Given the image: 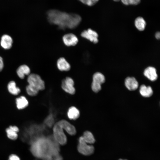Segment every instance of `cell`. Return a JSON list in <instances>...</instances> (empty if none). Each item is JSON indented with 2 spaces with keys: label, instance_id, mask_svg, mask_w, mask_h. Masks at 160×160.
<instances>
[{
  "label": "cell",
  "instance_id": "obj_1",
  "mask_svg": "<svg viewBox=\"0 0 160 160\" xmlns=\"http://www.w3.org/2000/svg\"><path fill=\"white\" fill-rule=\"evenodd\" d=\"M31 144V151L33 154L43 160L59 154V144L53 136H41L36 139Z\"/></svg>",
  "mask_w": 160,
  "mask_h": 160
},
{
  "label": "cell",
  "instance_id": "obj_2",
  "mask_svg": "<svg viewBox=\"0 0 160 160\" xmlns=\"http://www.w3.org/2000/svg\"><path fill=\"white\" fill-rule=\"evenodd\" d=\"M47 19L51 24L56 25L61 30L73 29L77 27L81 18L78 14L52 9L47 12Z\"/></svg>",
  "mask_w": 160,
  "mask_h": 160
},
{
  "label": "cell",
  "instance_id": "obj_3",
  "mask_svg": "<svg viewBox=\"0 0 160 160\" xmlns=\"http://www.w3.org/2000/svg\"><path fill=\"white\" fill-rule=\"evenodd\" d=\"M53 137L59 144L63 145L67 143L66 137L58 122L54 125Z\"/></svg>",
  "mask_w": 160,
  "mask_h": 160
},
{
  "label": "cell",
  "instance_id": "obj_4",
  "mask_svg": "<svg viewBox=\"0 0 160 160\" xmlns=\"http://www.w3.org/2000/svg\"><path fill=\"white\" fill-rule=\"evenodd\" d=\"M27 79L28 84L38 91L42 90L45 89L44 81L39 75L35 73L30 74L28 75Z\"/></svg>",
  "mask_w": 160,
  "mask_h": 160
},
{
  "label": "cell",
  "instance_id": "obj_5",
  "mask_svg": "<svg viewBox=\"0 0 160 160\" xmlns=\"http://www.w3.org/2000/svg\"><path fill=\"white\" fill-rule=\"evenodd\" d=\"M79 144L77 150L85 156H89L92 154L94 151L93 145H88L84 140L82 136L79 139Z\"/></svg>",
  "mask_w": 160,
  "mask_h": 160
},
{
  "label": "cell",
  "instance_id": "obj_6",
  "mask_svg": "<svg viewBox=\"0 0 160 160\" xmlns=\"http://www.w3.org/2000/svg\"><path fill=\"white\" fill-rule=\"evenodd\" d=\"M105 80L104 76L101 73H95L92 77V82L91 87L92 90L95 92H97L101 89V85Z\"/></svg>",
  "mask_w": 160,
  "mask_h": 160
},
{
  "label": "cell",
  "instance_id": "obj_7",
  "mask_svg": "<svg viewBox=\"0 0 160 160\" xmlns=\"http://www.w3.org/2000/svg\"><path fill=\"white\" fill-rule=\"evenodd\" d=\"M74 85V81L72 79L67 77L63 80L61 87L65 92L69 94L73 95L74 94L75 92Z\"/></svg>",
  "mask_w": 160,
  "mask_h": 160
},
{
  "label": "cell",
  "instance_id": "obj_8",
  "mask_svg": "<svg viewBox=\"0 0 160 160\" xmlns=\"http://www.w3.org/2000/svg\"><path fill=\"white\" fill-rule=\"evenodd\" d=\"M81 36L90 41L96 44L98 42V34L95 31L90 28L84 30L81 34Z\"/></svg>",
  "mask_w": 160,
  "mask_h": 160
},
{
  "label": "cell",
  "instance_id": "obj_9",
  "mask_svg": "<svg viewBox=\"0 0 160 160\" xmlns=\"http://www.w3.org/2000/svg\"><path fill=\"white\" fill-rule=\"evenodd\" d=\"M64 44L67 46L76 45L78 42L77 37L72 33H68L64 35L63 37Z\"/></svg>",
  "mask_w": 160,
  "mask_h": 160
},
{
  "label": "cell",
  "instance_id": "obj_10",
  "mask_svg": "<svg viewBox=\"0 0 160 160\" xmlns=\"http://www.w3.org/2000/svg\"><path fill=\"white\" fill-rule=\"evenodd\" d=\"M63 129L69 135H73L76 133V129L73 125L65 120H62L58 121Z\"/></svg>",
  "mask_w": 160,
  "mask_h": 160
},
{
  "label": "cell",
  "instance_id": "obj_11",
  "mask_svg": "<svg viewBox=\"0 0 160 160\" xmlns=\"http://www.w3.org/2000/svg\"><path fill=\"white\" fill-rule=\"evenodd\" d=\"M13 42V39L11 37L5 34L3 35L1 37L0 45L4 49H9L12 47Z\"/></svg>",
  "mask_w": 160,
  "mask_h": 160
},
{
  "label": "cell",
  "instance_id": "obj_12",
  "mask_svg": "<svg viewBox=\"0 0 160 160\" xmlns=\"http://www.w3.org/2000/svg\"><path fill=\"white\" fill-rule=\"evenodd\" d=\"M144 74L152 81H155L158 77L156 70L153 67L150 66L146 68L144 71Z\"/></svg>",
  "mask_w": 160,
  "mask_h": 160
},
{
  "label": "cell",
  "instance_id": "obj_13",
  "mask_svg": "<svg viewBox=\"0 0 160 160\" xmlns=\"http://www.w3.org/2000/svg\"><path fill=\"white\" fill-rule=\"evenodd\" d=\"M125 84L126 87L131 91L136 89L138 86L137 81L133 77H127L125 80Z\"/></svg>",
  "mask_w": 160,
  "mask_h": 160
},
{
  "label": "cell",
  "instance_id": "obj_14",
  "mask_svg": "<svg viewBox=\"0 0 160 160\" xmlns=\"http://www.w3.org/2000/svg\"><path fill=\"white\" fill-rule=\"evenodd\" d=\"M58 69L61 71H68L71 68V65L63 57L60 58L57 62Z\"/></svg>",
  "mask_w": 160,
  "mask_h": 160
},
{
  "label": "cell",
  "instance_id": "obj_15",
  "mask_svg": "<svg viewBox=\"0 0 160 160\" xmlns=\"http://www.w3.org/2000/svg\"><path fill=\"white\" fill-rule=\"evenodd\" d=\"M19 131V128L16 126H10L6 130L7 137L12 140H15L17 138V133Z\"/></svg>",
  "mask_w": 160,
  "mask_h": 160
},
{
  "label": "cell",
  "instance_id": "obj_16",
  "mask_svg": "<svg viewBox=\"0 0 160 160\" xmlns=\"http://www.w3.org/2000/svg\"><path fill=\"white\" fill-rule=\"evenodd\" d=\"M29 67L26 65H23L20 66L17 70L16 73L19 78L23 79L25 75H28L30 73Z\"/></svg>",
  "mask_w": 160,
  "mask_h": 160
},
{
  "label": "cell",
  "instance_id": "obj_17",
  "mask_svg": "<svg viewBox=\"0 0 160 160\" xmlns=\"http://www.w3.org/2000/svg\"><path fill=\"white\" fill-rule=\"evenodd\" d=\"M16 107L19 110L25 108L28 105L29 103L26 97L21 96L16 98L15 100Z\"/></svg>",
  "mask_w": 160,
  "mask_h": 160
},
{
  "label": "cell",
  "instance_id": "obj_18",
  "mask_svg": "<svg viewBox=\"0 0 160 160\" xmlns=\"http://www.w3.org/2000/svg\"><path fill=\"white\" fill-rule=\"evenodd\" d=\"M7 88L9 92L13 95H17L21 91L20 88L17 86L16 83L13 81L9 82Z\"/></svg>",
  "mask_w": 160,
  "mask_h": 160
},
{
  "label": "cell",
  "instance_id": "obj_19",
  "mask_svg": "<svg viewBox=\"0 0 160 160\" xmlns=\"http://www.w3.org/2000/svg\"><path fill=\"white\" fill-rule=\"evenodd\" d=\"M79 111L75 107L72 106L68 109L67 112V116L70 119L75 120L79 117Z\"/></svg>",
  "mask_w": 160,
  "mask_h": 160
},
{
  "label": "cell",
  "instance_id": "obj_20",
  "mask_svg": "<svg viewBox=\"0 0 160 160\" xmlns=\"http://www.w3.org/2000/svg\"><path fill=\"white\" fill-rule=\"evenodd\" d=\"M140 92L143 96L149 97L152 95L153 91L150 86H146L144 85H142L140 87Z\"/></svg>",
  "mask_w": 160,
  "mask_h": 160
},
{
  "label": "cell",
  "instance_id": "obj_21",
  "mask_svg": "<svg viewBox=\"0 0 160 160\" xmlns=\"http://www.w3.org/2000/svg\"><path fill=\"white\" fill-rule=\"evenodd\" d=\"M135 27L139 30L143 31L145 28L146 23L143 17H139L135 20Z\"/></svg>",
  "mask_w": 160,
  "mask_h": 160
},
{
  "label": "cell",
  "instance_id": "obj_22",
  "mask_svg": "<svg viewBox=\"0 0 160 160\" xmlns=\"http://www.w3.org/2000/svg\"><path fill=\"white\" fill-rule=\"evenodd\" d=\"M85 141L87 143L93 144L95 142V139L92 133L89 131H86L82 136Z\"/></svg>",
  "mask_w": 160,
  "mask_h": 160
},
{
  "label": "cell",
  "instance_id": "obj_23",
  "mask_svg": "<svg viewBox=\"0 0 160 160\" xmlns=\"http://www.w3.org/2000/svg\"><path fill=\"white\" fill-rule=\"evenodd\" d=\"M26 91L27 94L31 96H36L39 92L37 89L29 84L26 87Z\"/></svg>",
  "mask_w": 160,
  "mask_h": 160
},
{
  "label": "cell",
  "instance_id": "obj_24",
  "mask_svg": "<svg viewBox=\"0 0 160 160\" xmlns=\"http://www.w3.org/2000/svg\"><path fill=\"white\" fill-rule=\"evenodd\" d=\"M55 119L54 115L51 113L44 120V123L48 127H51L54 124Z\"/></svg>",
  "mask_w": 160,
  "mask_h": 160
},
{
  "label": "cell",
  "instance_id": "obj_25",
  "mask_svg": "<svg viewBox=\"0 0 160 160\" xmlns=\"http://www.w3.org/2000/svg\"><path fill=\"white\" fill-rule=\"evenodd\" d=\"M82 3L88 6H92L96 4L99 0H79Z\"/></svg>",
  "mask_w": 160,
  "mask_h": 160
},
{
  "label": "cell",
  "instance_id": "obj_26",
  "mask_svg": "<svg viewBox=\"0 0 160 160\" xmlns=\"http://www.w3.org/2000/svg\"><path fill=\"white\" fill-rule=\"evenodd\" d=\"M44 160H63V159L62 157L59 154L56 155L52 156Z\"/></svg>",
  "mask_w": 160,
  "mask_h": 160
},
{
  "label": "cell",
  "instance_id": "obj_27",
  "mask_svg": "<svg viewBox=\"0 0 160 160\" xmlns=\"http://www.w3.org/2000/svg\"><path fill=\"white\" fill-rule=\"evenodd\" d=\"M140 1V0H128L129 5H136L138 4Z\"/></svg>",
  "mask_w": 160,
  "mask_h": 160
},
{
  "label": "cell",
  "instance_id": "obj_28",
  "mask_svg": "<svg viewBox=\"0 0 160 160\" xmlns=\"http://www.w3.org/2000/svg\"><path fill=\"white\" fill-rule=\"evenodd\" d=\"M8 160H20V159L17 156L12 154L10 156Z\"/></svg>",
  "mask_w": 160,
  "mask_h": 160
},
{
  "label": "cell",
  "instance_id": "obj_29",
  "mask_svg": "<svg viewBox=\"0 0 160 160\" xmlns=\"http://www.w3.org/2000/svg\"><path fill=\"white\" fill-rule=\"evenodd\" d=\"M4 66V64L2 58L0 56V72L3 70Z\"/></svg>",
  "mask_w": 160,
  "mask_h": 160
},
{
  "label": "cell",
  "instance_id": "obj_30",
  "mask_svg": "<svg viewBox=\"0 0 160 160\" xmlns=\"http://www.w3.org/2000/svg\"><path fill=\"white\" fill-rule=\"evenodd\" d=\"M122 3L125 5H129L128 0H120Z\"/></svg>",
  "mask_w": 160,
  "mask_h": 160
},
{
  "label": "cell",
  "instance_id": "obj_31",
  "mask_svg": "<svg viewBox=\"0 0 160 160\" xmlns=\"http://www.w3.org/2000/svg\"><path fill=\"white\" fill-rule=\"evenodd\" d=\"M160 37V33L159 32H157L155 34V37L157 39H159Z\"/></svg>",
  "mask_w": 160,
  "mask_h": 160
},
{
  "label": "cell",
  "instance_id": "obj_32",
  "mask_svg": "<svg viewBox=\"0 0 160 160\" xmlns=\"http://www.w3.org/2000/svg\"><path fill=\"white\" fill-rule=\"evenodd\" d=\"M113 0L116 1H118L120 0Z\"/></svg>",
  "mask_w": 160,
  "mask_h": 160
},
{
  "label": "cell",
  "instance_id": "obj_33",
  "mask_svg": "<svg viewBox=\"0 0 160 160\" xmlns=\"http://www.w3.org/2000/svg\"><path fill=\"white\" fill-rule=\"evenodd\" d=\"M119 160H126V159H119Z\"/></svg>",
  "mask_w": 160,
  "mask_h": 160
}]
</instances>
